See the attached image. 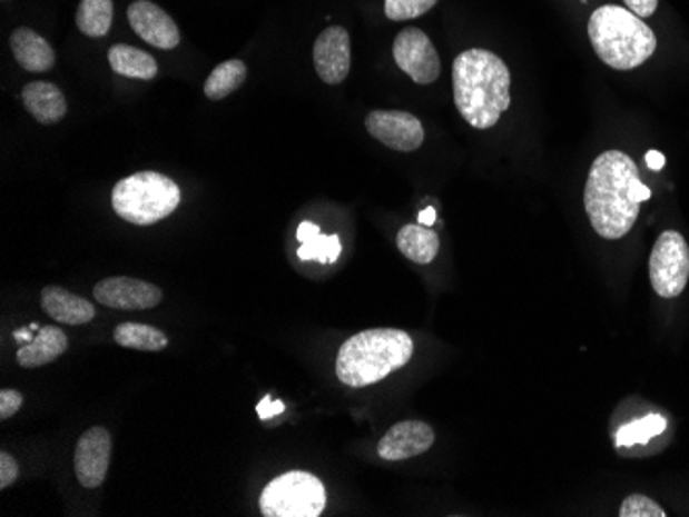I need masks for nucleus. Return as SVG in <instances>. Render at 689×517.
Segmentation results:
<instances>
[{
    "instance_id": "nucleus-1",
    "label": "nucleus",
    "mask_w": 689,
    "mask_h": 517,
    "mask_svg": "<svg viewBox=\"0 0 689 517\" xmlns=\"http://www.w3.org/2000/svg\"><path fill=\"white\" fill-rule=\"evenodd\" d=\"M512 77L506 62L490 50L473 48L454 58V106L478 130L493 128L510 108Z\"/></svg>"
},
{
    "instance_id": "nucleus-2",
    "label": "nucleus",
    "mask_w": 689,
    "mask_h": 517,
    "mask_svg": "<svg viewBox=\"0 0 689 517\" xmlns=\"http://www.w3.org/2000/svg\"><path fill=\"white\" fill-rule=\"evenodd\" d=\"M638 178L632 157L623 151H606L594 159L584 186V209L601 238L621 239L630 233L640 215V202L630 198V186Z\"/></svg>"
},
{
    "instance_id": "nucleus-3",
    "label": "nucleus",
    "mask_w": 689,
    "mask_h": 517,
    "mask_svg": "<svg viewBox=\"0 0 689 517\" xmlns=\"http://www.w3.org/2000/svg\"><path fill=\"white\" fill-rule=\"evenodd\" d=\"M413 338L396 328H372L343 342L337 355V378L350 388H366L388 378L411 361Z\"/></svg>"
},
{
    "instance_id": "nucleus-4",
    "label": "nucleus",
    "mask_w": 689,
    "mask_h": 517,
    "mask_svg": "<svg viewBox=\"0 0 689 517\" xmlns=\"http://www.w3.org/2000/svg\"><path fill=\"white\" fill-rule=\"evenodd\" d=\"M589 38L609 69L633 70L657 52V36L632 11L606 4L589 19Z\"/></svg>"
},
{
    "instance_id": "nucleus-5",
    "label": "nucleus",
    "mask_w": 689,
    "mask_h": 517,
    "mask_svg": "<svg viewBox=\"0 0 689 517\" xmlns=\"http://www.w3.org/2000/svg\"><path fill=\"white\" fill-rule=\"evenodd\" d=\"M183 192L178 183L159 171H139L114 186L112 207L128 223H159L178 209Z\"/></svg>"
},
{
    "instance_id": "nucleus-6",
    "label": "nucleus",
    "mask_w": 689,
    "mask_h": 517,
    "mask_svg": "<svg viewBox=\"0 0 689 517\" xmlns=\"http://www.w3.org/2000/svg\"><path fill=\"white\" fill-rule=\"evenodd\" d=\"M265 517H318L326 507L323 480L302 470L270 480L260 495Z\"/></svg>"
},
{
    "instance_id": "nucleus-7",
    "label": "nucleus",
    "mask_w": 689,
    "mask_h": 517,
    "mask_svg": "<svg viewBox=\"0 0 689 517\" xmlns=\"http://www.w3.org/2000/svg\"><path fill=\"white\" fill-rule=\"evenodd\" d=\"M650 285L654 294L673 299L683 294L689 280V246L677 231H662L650 253Z\"/></svg>"
},
{
    "instance_id": "nucleus-8",
    "label": "nucleus",
    "mask_w": 689,
    "mask_h": 517,
    "mask_svg": "<svg viewBox=\"0 0 689 517\" xmlns=\"http://www.w3.org/2000/svg\"><path fill=\"white\" fill-rule=\"evenodd\" d=\"M393 57L396 67L417 84H432L440 77V57L422 29H403L394 40Z\"/></svg>"
},
{
    "instance_id": "nucleus-9",
    "label": "nucleus",
    "mask_w": 689,
    "mask_h": 517,
    "mask_svg": "<svg viewBox=\"0 0 689 517\" xmlns=\"http://www.w3.org/2000/svg\"><path fill=\"white\" fill-rule=\"evenodd\" d=\"M366 130L367 135L381 140L384 147L401 153L417 151L425 139L420 118L396 110H376L367 113Z\"/></svg>"
},
{
    "instance_id": "nucleus-10",
    "label": "nucleus",
    "mask_w": 689,
    "mask_h": 517,
    "mask_svg": "<svg viewBox=\"0 0 689 517\" xmlns=\"http://www.w3.org/2000/svg\"><path fill=\"white\" fill-rule=\"evenodd\" d=\"M112 456V437L104 427L85 431L75 448V476L85 489H98L106 480Z\"/></svg>"
},
{
    "instance_id": "nucleus-11",
    "label": "nucleus",
    "mask_w": 689,
    "mask_h": 517,
    "mask_svg": "<svg viewBox=\"0 0 689 517\" xmlns=\"http://www.w3.org/2000/svg\"><path fill=\"white\" fill-rule=\"evenodd\" d=\"M93 295L101 306L125 311H145L161 304L164 294L159 287L130 277H112L99 280Z\"/></svg>"
},
{
    "instance_id": "nucleus-12",
    "label": "nucleus",
    "mask_w": 689,
    "mask_h": 517,
    "mask_svg": "<svg viewBox=\"0 0 689 517\" xmlns=\"http://www.w3.org/2000/svg\"><path fill=\"white\" fill-rule=\"evenodd\" d=\"M314 67L326 84H341L352 69V38L341 26L324 29L314 43Z\"/></svg>"
},
{
    "instance_id": "nucleus-13",
    "label": "nucleus",
    "mask_w": 689,
    "mask_h": 517,
    "mask_svg": "<svg viewBox=\"0 0 689 517\" xmlns=\"http://www.w3.org/2000/svg\"><path fill=\"white\" fill-rule=\"evenodd\" d=\"M128 23L135 33L159 50H174L180 43L176 21L161 7L149 0H137L128 7Z\"/></svg>"
},
{
    "instance_id": "nucleus-14",
    "label": "nucleus",
    "mask_w": 689,
    "mask_h": 517,
    "mask_svg": "<svg viewBox=\"0 0 689 517\" xmlns=\"http://www.w3.org/2000/svg\"><path fill=\"white\" fill-rule=\"evenodd\" d=\"M436 434L423 420H401L393 425L381 441L378 456L382 460L401 461L422 456L434 446Z\"/></svg>"
},
{
    "instance_id": "nucleus-15",
    "label": "nucleus",
    "mask_w": 689,
    "mask_h": 517,
    "mask_svg": "<svg viewBox=\"0 0 689 517\" xmlns=\"http://www.w3.org/2000/svg\"><path fill=\"white\" fill-rule=\"evenodd\" d=\"M42 308L52 320L67 326H83L98 316L93 304L57 285L43 287Z\"/></svg>"
},
{
    "instance_id": "nucleus-16",
    "label": "nucleus",
    "mask_w": 689,
    "mask_h": 517,
    "mask_svg": "<svg viewBox=\"0 0 689 517\" xmlns=\"http://www.w3.org/2000/svg\"><path fill=\"white\" fill-rule=\"evenodd\" d=\"M23 106L40 125H58L67 116V99L57 84L48 81H33L21 91Z\"/></svg>"
},
{
    "instance_id": "nucleus-17",
    "label": "nucleus",
    "mask_w": 689,
    "mask_h": 517,
    "mask_svg": "<svg viewBox=\"0 0 689 517\" xmlns=\"http://www.w3.org/2000/svg\"><path fill=\"white\" fill-rule=\"evenodd\" d=\"M11 50L13 57L21 69L29 72H46L52 69L57 62V54L52 50V46L43 40L40 33H36L33 29L19 28L14 29L11 36Z\"/></svg>"
},
{
    "instance_id": "nucleus-18",
    "label": "nucleus",
    "mask_w": 689,
    "mask_h": 517,
    "mask_svg": "<svg viewBox=\"0 0 689 517\" xmlns=\"http://www.w3.org/2000/svg\"><path fill=\"white\" fill-rule=\"evenodd\" d=\"M69 349V338L57 326H43L38 336L17 350V364L36 369L57 361Z\"/></svg>"
},
{
    "instance_id": "nucleus-19",
    "label": "nucleus",
    "mask_w": 689,
    "mask_h": 517,
    "mask_svg": "<svg viewBox=\"0 0 689 517\" xmlns=\"http://www.w3.org/2000/svg\"><path fill=\"white\" fill-rule=\"evenodd\" d=\"M396 246L411 262L430 265L440 252V238L425 225H405L396 236Z\"/></svg>"
},
{
    "instance_id": "nucleus-20",
    "label": "nucleus",
    "mask_w": 689,
    "mask_h": 517,
    "mask_svg": "<svg viewBox=\"0 0 689 517\" xmlns=\"http://www.w3.org/2000/svg\"><path fill=\"white\" fill-rule=\"evenodd\" d=\"M108 60L114 72L128 77V79H141L151 81L157 77V62L151 54L142 52L139 48H132L127 43H116L108 50Z\"/></svg>"
},
{
    "instance_id": "nucleus-21",
    "label": "nucleus",
    "mask_w": 689,
    "mask_h": 517,
    "mask_svg": "<svg viewBox=\"0 0 689 517\" xmlns=\"http://www.w3.org/2000/svg\"><path fill=\"white\" fill-rule=\"evenodd\" d=\"M246 74H248V69L238 58L222 62L219 67L213 69L209 79L205 81V96L211 99V101L226 99L227 96H232L234 91H238L239 87L244 84Z\"/></svg>"
},
{
    "instance_id": "nucleus-22",
    "label": "nucleus",
    "mask_w": 689,
    "mask_h": 517,
    "mask_svg": "<svg viewBox=\"0 0 689 517\" xmlns=\"http://www.w3.org/2000/svg\"><path fill=\"white\" fill-rule=\"evenodd\" d=\"M112 0H81L77 9V28L87 38H104L112 29Z\"/></svg>"
},
{
    "instance_id": "nucleus-23",
    "label": "nucleus",
    "mask_w": 689,
    "mask_h": 517,
    "mask_svg": "<svg viewBox=\"0 0 689 517\" xmlns=\"http://www.w3.org/2000/svg\"><path fill=\"white\" fill-rule=\"evenodd\" d=\"M114 340H116V345H120L125 349L151 350V352L168 347V336L154 326H147V324H120L114 330Z\"/></svg>"
},
{
    "instance_id": "nucleus-24",
    "label": "nucleus",
    "mask_w": 689,
    "mask_h": 517,
    "mask_svg": "<svg viewBox=\"0 0 689 517\" xmlns=\"http://www.w3.org/2000/svg\"><path fill=\"white\" fill-rule=\"evenodd\" d=\"M667 429V419L661 415H648L644 419L632 420L618 431V448H630L638 444H648L652 437L661 435Z\"/></svg>"
},
{
    "instance_id": "nucleus-25",
    "label": "nucleus",
    "mask_w": 689,
    "mask_h": 517,
    "mask_svg": "<svg viewBox=\"0 0 689 517\" xmlns=\"http://www.w3.org/2000/svg\"><path fill=\"white\" fill-rule=\"evenodd\" d=\"M341 250L343 248H341L338 236L318 233L297 248V258L304 260V262L314 260V262H321V265H333V262H337Z\"/></svg>"
},
{
    "instance_id": "nucleus-26",
    "label": "nucleus",
    "mask_w": 689,
    "mask_h": 517,
    "mask_svg": "<svg viewBox=\"0 0 689 517\" xmlns=\"http://www.w3.org/2000/svg\"><path fill=\"white\" fill-rule=\"evenodd\" d=\"M437 0H384V13L391 21H409L432 11Z\"/></svg>"
},
{
    "instance_id": "nucleus-27",
    "label": "nucleus",
    "mask_w": 689,
    "mask_h": 517,
    "mask_svg": "<svg viewBox=\"0 0 689 517\" xmlns=\"http://www.w3.org/2000/svg\"><path fill=\"white\" fill-rule=\"evenodd\" d=\"M619 516L621 517H665V509L657 501H652L647 495H630L621 507H619Z\"/></svg>"
},
{
    "instance_id": "nucleus-28",
    "label": "nucleus",
    "mask_w": 689,
    "mask_h": 517,
    "mask_svg": "<svg viewBox=\"0 0 689 517\" xmlns=\"http://www.w3.org/2000/svg\"><path fill=\"white\" fill-rule=\"evenodd\" d=\"M23 405V394L17 390L0 391V420H9Z\"/></svg>"
},
{
    "instance_id": "nucleus-29",
    "label": "nucleus",
    "mask_w": 689,
    "mask_h": 517,
    "mask_svg": "<svg viewBox=\"0 0 689 517\" xmlns=\"http://www.w3.org/2000/svg\"><path fill=\"white\" fill-rule=\"evenodd\" d=\"M19 478V464L11 454L0 451V489H9Z\"/></svg>"
},
{
    "instance_id": "nucleus-30",
    "label": "nucleus",
    "mask_w": 689,
    "mask_h": 517,
    "mask_svg": "<svg viewBox=\"0 0 689 517\" xmlns=\"http://www.w3.org/2000/svg\"><path fill=\"white\" fill-rule=\"evenodd\" d=\"M623 4L628 7V11L638 14L640 19H648V17L657 13L659 0H623Z\"/></svg>"
},
{
    "instance_id": "nucleus-31",
    "label": "nucleus",
    "mask_w": 689,
    "mask_h": 517,
    "mask_svg": "<svg viewBox=\"0 0 689 517\" xmlns=\"http://www.w3.org/2000/svg\"><path fill=\"white\" fill-rule=\"evenodd\" d=\"M256 410H258L260 419L268 420L270 417H275V415H282L283 410H285V405H283L282 400L273 402L270 398H265L260 405L256 406Z\"/></svg>"
},
{
    "instance_id": "nucleus-32",
    "label": "nucleus",
    "mask_w": 689,
    "mask_h": 517,
    "mask_svg": "<svg viewBox=\"0 0 689 517\" xmlns=\"http://www.w3.org/2000/svg\"><path fill=\"white\" fill-rule=\"evenodd\" d=\"M650 188H648L647 183L640 182V178L638 180H633L632 186H630V198H632L633 202H647L650 200Z\"/></svg>"
},
{
    "instance_id": "nucleus-33",
    "label": "nucleus",
    "mask_w": 689,
    "mask_h": 517,
    "mask_svg": "<svg viewBox=\"0 0 689 517\" xmlns=\"http://www.w3.org/2000/svg\"><path fill=\"white\" fill-rule=\"evenodd\" d=\"M321 233V227L316 223H309V221H304V223L297 227V239H299V243H304V241H308L309 238H314V236H318Z\"/></svg>"
},
{
    "instance_id": "nucleus-34",
    "label": "nucleus",
    "mask_w": 689,
    "mask_h": 517,
    "mask_svg": "<svg viewBox=\"0 0 689 517\" xmlns=\"http://www.w3.org/2000/svg\"><path fill=\"white\" fill-rule=\"evenodd\" d=\"M665 163H667V159H665V155H662L661 151H657V149L648 151L647 166L652 169V171H661V169L665 168Z\"/></svg>"
},
{
    "instance_id": "nucleus-35",
    "label": "nucleus",
    "mask_w": 689,
    "mask_h": 517,
    "mask_svg": "<svg viewBox=\"0 0 689 517\" xmlns=\"http://www.w3.org/2000/svg\"><path fill=\"white\" fill-rule=\"evenodd\" d=\"M420 223L425 225V227H432V225L436 223V209L434 207L423 209L420 212Z\"/></svg>"
},
{
    "instance_id": "nucleus-36",
    "label": "nucleus",
    "mask_w": 689,
    "mask_h": 517,
    "mask_svg": "<svg viewBox=\"0 0 689 517\" xmlns=\"http://www.w3.org/2000/svg\"><path fill=\"white\" fill-rule=\"evenodd\" d=\"M29 330H31V328H26V330H17L13 335L14 340H17V342H23V345L31 342L33 338H31V332H29Z\"/></svg>"
}]
</instances>
